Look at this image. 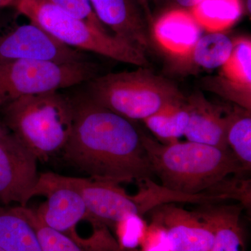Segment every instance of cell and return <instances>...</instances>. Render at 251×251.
Masks as SVG:
<instances>
[{
    "mask_svg": "<svg viewBox=\"0 0 251 251\" xmlns=\"http://www.w3.org/2000/svg\"><path fill=\"white\" fill-rule=\"evenodd\" d=\"M98 66L88 59L72 62L16 59L0 61V108L26 96L87 83Z\"/></svg>",
    "mask_w": 251,
    "mask_h": 251,
    "instance_id": "6",
    "label": "cell"
},
{
    "mask_svg": "<svg viewBox=\"0 0 251 251\" xmlns=\"http://www.w3.org/2000/svg\"><path fill=\"white\" fill-rule=\"evenodd\" d=\"M37 196H46L47 200L34 211L36 215L50 228L69 235L76 230L80 221L89 220L88 211L80 193L61 182L55 173L39 175L32 198Z\"/></svg>",
    "mask_w": 251,
    "mask_h": 251,
    "instance_id": "10",
    "label": "cell"
},
{
    "mask_svg": "<svg viewBox=\"0 0 251 251\" xmlns=\"http://www.w3.org/2000/svg\"><path fill=\"white\" fill-rule=\"evenodd\" d=\"M143 142L153 175L163 188L173 192L232 199L227 191L230 181L227 178L248 172L230 149L188 140L161 144L143 133Z\"/></svg>",
    "mask_w": 251,
    "mask_h": 251,
    "instance_id": "2",
    "label": "cell"
},
{
    "mask_svg": "<svg viewBox=\"0 0 251 251\" xmlns=\"http://www.w3.org/2000/svg\"><path fill=\"white\" fill-rule=\"evenodd\" d=\"M190 120L187 100L174 104L143 120L147 127L165 144L176 143L184 136Z\"/></svg>",
    "mask_w": 251,
    "mask_h": 251,
    "instance_id": "19",
    "label": "cell"
},
{
    "mask_svg": "<svg viewBox=\"0 0 251 251\" xmlns=\"http://www.w3.org/2000/svg\"><path fill=\"white\" fill-rule=\"evenodd\" d=\"M66 12L90 23L92 25L108 31L96 16L90 0H49Z\"/></svg>",
    "mask_w": 251,
    "mask_h": 251,
    "instance_id": "25",
    "label": "cell"
},
{
    "mask_svg": "<svg viewBox=\"0 0 251 251\" xmlns=\"http://www.w3.org/2000/svg\"><path fill=\"white\" fill-rule=\"evenodd\" d=\"M150 212L151 222L166 229L172 251H211L214 232L195 211L171 202L155 206Z\"/></svg>",
    "mask_w": 251,
    "mask_h": 251,
    "instance_id": "11",
    "label": "cell"
},
{
    "mask_svg": "<svg viewBox=\"0 0 251 251\" xmlns=\"http://www.w3.org/2000/svg\"><path fill=\"white\" fill-rule=\"evenodd\" d=\"M0 110L6 128L38 160L62 153L72 134L74 100L59 91L21 97Z\"/></svg>",
    "mask_w": 251,
    "mask_h": 251,
    "instance_id": "3",
    "label": "cell"
},
{
    "mask_svg": "<svg viewBox=\"0 0 251 251\" xmlns=\"http://www.w3.org/2000/svg\"><path fill=\"white\" fill-rule=\"evenodd\" d=\"M57 179L77 191L82 196L91 224L99 223L115 227L131 214L143 216L159 204L158 195L151 185H141L138 195L127 194L118 184L90 178L72 177L56 174Z\"/></svg>",
    "mask_w": 251,
    "mask_h": 251,
    "instance_id": "7",
    "label": "cell"
},
{
    "mask_svg": "<svg viewBox=\"0 0 251 251\" xmlns=\"http://www.w3.org/2000/svg\"><path fill=\"white\" fill-rule=\"evenodd\" d=\"M153 39L167 53L185 59L202 35V27L191 11L174 9L162 15L153 24Z\"/></svg>",
    "mask_w": 251,
    "mask_h": 251,
    "instance_id": "15",
    "label": "cell"
},
{
    "mask_svg": "<svg viewBox=\"0 0 251 251\" xmlns=\"http://www.w3.org/2000/svg\"><path fill=\"white\" fill-rule=\"evenodd\" d=\"M37 161L9 130L0 135V205L27 206L39 181Z\"/></svg>",
    "mask_w": 251,
    "mask_h": 251,
    "instance_id": "9",
    "label": "cell"
},
{
    "mask_svg": "<svg viewBox=\"0 0 251 251\" xmlns=\"http://www.w3.org/2000/svg\"><path fill=\"white\" fill-rule=\"evenodd\" d=\"M99 21L114 35L146 51L148 29L137 6L138 0H90Z\"/></svg>",
    "mask_w": 251,
    "mask_h": 251,
    "instance_id": "14",
    "label": "cell"
},
{
    "mask_svg": "<svg viewBox=\"0 0 251 251\" xmlns=\"http://www.w3.org/2000/svg\"><path fill=\"white\" fill-rule=\"evenodd\" d=\"M16 59L72 62L87 57L82 51L64 45L29 21L0 26V61Z\"/></svg>",
    "mask_w": 251,
    "mask_h": 251,
    "instance_id": "8",
    "label": "cell"
},
{
    "mask_svg": "<svg viewBox=\"0 0 251 251\" xmlns=\"http://www.w3.org/2000/svg\"><path fill=\"white\" fill-rule=\"evenodd\" d=\"M191 12L208 32H222L237 22L242 6L240 0H201Z\"/></svg>",
    "mask_w": 251,
    "mask_h": 251,
    "instance_id": "18",
    "label": "cell"
},
{
    "mask_svg": "<svg viewBox=\"0 0 251 251\" xmlns=\"http://www.w3.org/2000/svg\"><path fill=\"white\" fill-rule=\"evenodd\" d=\"M227 145L234 156L245 168H251V111L237 106L229 126Z\"/></svg>",
    "mask_w": 251,
    "mask_h": 251,
    "instance_id": "21",
    "label": "cell"
},
{
    "mask_svg": "<svg viewBox=\"0 0 251 251\" xmlns=\"http://www.w3.org/2000/svg\"><path fill=\"white\" fill-rule=\"evenodd\" d=\"M0 251H5L3 250V249H1V248H0Z\"/></svg>",
    "mask_w": 251,
    "mask_h": 251,
    "instance_id": "32",
    "label": "cell"
},
{
    "mask_svg": "<svg viewBox=\"0 0 251 251\" xmlns=\"http://www.w3.org/2000/svg\"><path fill=\"white\" fill-rule=\"evenodd\" d=\"M242 206L204 203L194 211L214 232V242L211 251H244L240 226Z\"/></svg>",
    "mask_w": 251,
    "mask_h": 251,
    "instance_id": "16",
    "label": "cell"
},
{
    "mask_svg": "<svg viewBox=\"0 0 251 251\" xmlns=\"http://www.w3.org/2000/svg\"><path fill=\"white\" fill-rule=\"evenodd\" d=\"M17 0H0V9L3 8H14Z\"/></svg>",
    "mask_w": 251,
    "mask_h": 251,
    "instance_id": "28",
    "label": "cell"
},
{
    "mask_svg": "<svg viewBox=\"0 0 251 251\" xmlns=\"http://www.w3.org/2000/svg\"><path fill=\"white\" fill-rule=\"evenodd\" d=\"M138 1L140 4L143 5L145 7H147V6H148V5H147V1H148V0H138Z\"/></svg>",
    "mask_w": 251,
    "mask_h": 251,
    "instance_id": "30",
    "label": "cell"
},
{
    "mask_svg": "<svg viewBox=\"0 0 251 251\" xmlns=\"http://www.w3.org/2000/svg\"><path fill=\"white\" fill-rule=\"evenodd\" d=\"M19 210L35 230L43 251H85L67 234L43 224L32 209L21 207Z\"/></svg>",
    "mask_w": 251,
    "mask_h": 251,
    "instance_id": "22",
    "label": "cell"
},
{
    "mask_svg": "<svg viewBox=\"0 0 251 251\" xmlns=\"http://www.w3.org/2000/svg\"><path fill=\"white\" fill-rule=\"evenodd\" d=\"M201 0H176V2L184 9H191L196 6Z\"/></svg>",
    "mask_w": 251,
    "mask_h": 251,
    "instance_id": "27",
    "label": "cell"
},
{
    "mask_svg": "<svg viewBox=\"0 0 251 251\" xmlns=\"http://www.w3.org/2000/svg\"><path fill=\"white\" fill-rule=\"evenodd\" d=\"M140 247L141 251H172L166 229L153 222L148 226Z\"/></svg>",
    "mask_w": 251,
    "mask_h": 251,
    "instance_id": "26",
    "label": "cell"
},
{
    "mask_svg": "<svg viewBox=\"0 0 251 251\" xmlns=\"http://www.w3.org/2000/svg\"><path fill=\"white\" fill-rule=\"evenodd\" d=\"M233 48V41L221 32H209L201 36L188 60L192 61L196 67L205 70L221 68L227 60Z\"/></svg>",
    "mask_w": 251,
    "mask_h": 251,
    "instance_id": "20",
    "label": "cell"
},
{
    "mask_svg": "<svg viewBox=\"0 0 251 251\" xmlns=\"http://www.w3.org/2000/svg\"><path fill=\"white\" fill-rule=\"evenodd\" d=\"M7 128H6V127L5 126L4 124H3L2 121H0V135L3 134V133H5V132L7 131Z\"/></svg>",
    "mask_w": 251,
    "mask_h": 251,
    "instance_id": "29",
    "label": "cell"
},
{
    "mask_svg": "<svg viewBox=\"0 0 251 251\" xmlns=\"http://www.w3.org/2000/svg\"><path fill=\"white\" fill-rule=\"evenodd\" d=\"M190 120L184 136L188 141L224 150L229 149L227 135L236 108L216 105L196 94L186 99Z\"/></svg>",
    "mask_w": 251,
    "mask_h": 251,
    "instance_id": "13",
    "label": "cell"
},
{
    "mask_svg": "<svg viewBox=\"0 0 251 251\" xmlns=\"http://www.w3.org/2000/svg\"><path fill=\"white\" fill-rule=\"evenodd\" d=\"M92 225L93 230L88 237H81L77 231L69 235L85 251H136L122 247L107 226L99 223Z\"/></svg>",
    "mask_w": 251,
    "mask_h": 251,
    "instance_id": "23",
    "label": "cell"
},
{
    "mask_svg": "<svg viewBox=\"0 0 251 251\" xmlns=\"http://www.w3.org/2000/svg\"><path fill=\"white\" fill-rule=\"evenodd\" d=\"M148 226L142 216L131 214L126 216L114 227L117 242L125 249L135 250L140 247Z\"/></svg>",
    "mask_w": 251,
    "mask_h": 251,
    "instance_id": "24",
    "label": "cell"
},
{
    "mask_svg": "<svg viewBox=\"0 0 251 251\" xmlns=\"http://www.w3.org/2000/svg\"><path fill=\"white\" fill-rule=\"evenodd\" d=\"M247 6L248 9H249V11L251 12V0H247Z\"/></svg>",
    "mask_w": 251,
    "mask_h": 251,
    "instance_id": "31",
    "label": "cell"
},
{
    "mask_svg": "<svg viewBox=\"0 0 251 251\" xmlns=\"http://www.w3.org/2000/svg\"><path fill=\"white\" fill-rule=\"evenodd\" d=\"M87 83L85 93L94 101L132 122L186 99L174 82L144 67L97 75Z\"/></svg>",
    "mask_w": 251,
    "mask_h": 251,
    "instance_id": "4",
    "label": "cell"
},
{
    "mask_svg": "<svg viewBox=\"0 0 251 251\" xmlns=\"http://www.w3.org/2000/svg\"><path fill=\"white\" fill-rule=\"evenodd\" d=\"M0 248L5 251H43L35 230L17 206L0 205Z\"/></svg>",
    "mask_w": 251,
    "mask_h": 251,
    "instance_id": "17",
    "label": "cell"
},
{
    "mask_svg": "<svg viewBox=\"0 0 251 251\" xmlns=\"http://www.w3.org/2000/svg\"><path fill=\"white\" fill-rule=\"evenodd\" d=\"M74 122L62 153L90 179L120 184L152 180L153 173L133 122L96 103L87 94L72 97Z\"/></svg>",
    "mask_w": 251,
    "mask_h": 251,
    "instance_id": "1",
    "label": "cell"
},
{
    "mask_svg": "<svg viewBox=\"0 0 251 251\" xmlns=\"http://www.w3.org/2000/svg\"><path fill=\"white\" fill-rule=\"evenodd\" d=\"M18 14L42 28L64 45L89 51L117 62L147 67L145 51L83 20L66 12L49 0H17Z\"/></svg>",
    "mask_w": 251,
    "mask_h": 251,
    "instance_id": "5",
    "label": "cell"
},
{
    "mask_svg": "<svg viewBox=\"0 0 251 251\" xmlns=\"http://www.w3.org/2000/svg\"><path fill=\"white\" fill-rule=\"evenodd\" d=\"M204 82L208 90L251 111V39L242 38L233 41L232 52L221 67L219 75Z\"/></svg>",
    "mask_w": 251,
    "mask_h": 251,
    "instance_id": "12",
    "label": "cell"
}]
</instances>
